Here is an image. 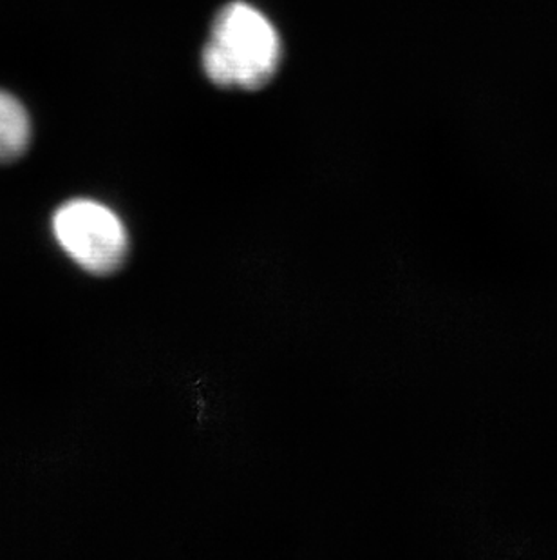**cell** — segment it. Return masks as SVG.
<instances>
[{
  "mask_svg": "<svg viewBox=\"0 0 557 560\" xmlns=\"http://www.w3.org/2000/svg\"><path fill=\"white\" fill-rule=\"evenodd\" d=\"M281 62V38L269 16L247 2H230L212 22L203 69L222 88L258 90Z\"/></svg>",
  "mask_w": 557,
  "mask_h": 560,
  "instance_id": "obj_1",
  "label": "cell"
},
{
  "mask_svg": "<svg viewBox=\"0 0 557 560\" xmlns=\"http://www.w3.org/2000/svg\"><path fill=\"white\" fill-rule=\"evenodd\" d=\"M54 231L60 247L93 275L115 272L126 259V228L98 201H68L55 214Z\"/></svg>",
  "mask_w": 557,
  "mask_h": 560,
  "instance_id": "obj_2",
  "label": "cell"
},
{
  "mask_svg": "<svg viewBox=\"0 0 557 560\" xmlns=\"http://www.w3.org/2000/svg\"><path fill=\"white\" fill-rule=\"evenodd\" d=\"M32 122L15 96L0 91V162H10L26 151Z\"/></svg>",
  "mask_w": 557,
  "mask_h": 560,
  "instance_id": "obj_3",
  "label": "cell"
}]
</instances>
